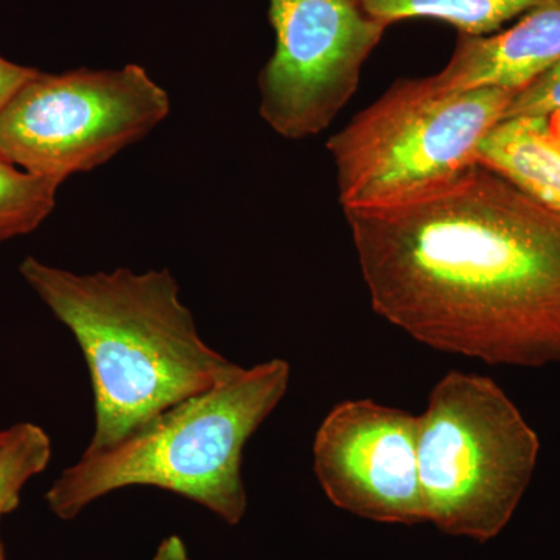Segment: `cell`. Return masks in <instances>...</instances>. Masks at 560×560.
Instances as JSON below:
<instances>
[{
  "label": "cell",
  "instance_id": "obj_1",
  "mask_svg": "<svg viewBox=\"0 0 560 560\" xmlns=\"http://www.w3.org/2000/svg\"><path fill=\"white\" fill-rule=\"evenodd\" d=\"M372 308L489 364L560 363V212L477 164L386 208L346 210Z\"/></svg>",
  "mask_w": 560,
  "mask_h": 560
},
{
  "label": "cell",
  "instance_id": "obj_2",
  "mask_svg": "<svg viewBox=\"0 0 560 560\" xmlns=\"http://www.w3.org/2000/svg\"><path fill=\"white\" fill-rule=\"evenodd\" d=\"M20 272L83 352L94 393L90 451L243 370L202 340L167 268L79 275L25 257Z\"/></svg>",
  "mask_w": 560,
  "mask_h": 560
},
{
  "label": "cell",
  "instance_id": "obj_3",
  "mask_svg": "<svg viewBox=\"0 0 560 560\" xmlns=\"http://www.w3.org/2000/svg\"><path fill=\"white\" fill-rule=\"evenodd\" d=\"M289 361L272 359L172 405L109 447L86 448L47 490L51 514L72 521L116 490L147 486L200 504L235 526L248 510L243 451L290 385Z\"/></svg>",
  "mask_w": 560,
  "mask_h": 560
},
{
  "label": "cell",
  "instance_id": "obj_4",
  "mask_svg": "<svg viewBox=\"0 0 560 560\" xmlns=\"http://www.w3.org/2000/svg\"><path fill=\"white\" fill-rule=\"evenodd\" d=\"M427 522L467 539H495L533 480L540 440L492 378L451 371L418 416Z\"/></svg>",
  "mask_w": 560,
  "mask_h": 560
},
{
  "label": "cell",
  "instance_id": "obj_5",
  "mask_svg": "<svg viewBox=\"0 0 560 560\" xmlns=\"http://www.w3.org/2000/svg\"><path fill=\"white\" fill-rule=\"evenodd\" d=\"M515 94L441 92L430 77L396 81L327 140L342 210L386 208L458 178L478 164Z\"/></svg>",
  "mask_w": 560,
  "mask_h": 560
},
{
  "label": "cell",
  "instance_id": "obj_6",
  "mask_svg": "<svg viewBox=\"0 0 560 560\" xmlns=\"http://www.w3.org/2000/svg\"><path fill=\"white\" fill-rule=\"evenodd\" d=\"M171 113L142 66L36 72L0 113V154L22 171L66 180L94 171Z\"/></svg>",
  "mask_w": 560,
  "mask_h": 560
},
{
  "label": "cell",
  "instance_id": "obj_7",
  "mask_svg": "<svg viewBox=\"0 0 560 560\" xmlns=\"http://www.w3.org/2000/svg\"><path fill=\"white\" fill-rule=\"evenodd\" d=\"M276 49L259 75V113L282 138H313L353 97L388 25L357 0H270Z\"/></svg>",
  "mask_w": 560,
  "mask_h": 560
},
{
  "label": "cell",
  "instance_id": "obj_8",
  "mask_svg": "<svg viewBox=\"0 0 560 560\" xmlns=\"http://www.w3.org/2000/svg\"><path fill=\"white\" fill-rule=\"evenodd\" d=\"M418 430V416L371 399L331 408L313 441V470L327 499L366 521L427 523Z\"/></svg>",
  "mask_w": 560,
  "mask_h": 560
},
{
  "label": "cell",
  "instance_id": "obj_9",
  "mask_svg": "<svg viewBox=\"0 0 560 560\" xmlns=\"http://www.w3.org/2000/svg\"><path fill=\"white\" fill-rule=\"evenodd\" d=\"M560 61V0H545L495 35H459L451 61L430 81L438 91H522Z\"/></svg>",
  "mask_w": 560,
  "mask_h": 560
},
{
  "label": "cell",
  "instance_id": "obj_10",
  "mask_svg": "<svg viewBox=\"0 0 560 560\" xmlns=\"http://www.w3.org/2000/svg\"><path fill=\"white\" fill-rule=\"evenodd\" d=\"M478 164L560 212V145L548 130V117L501 120L482 140Z\"/></svg>",
  "mask_w": 560,
  "mask_h": 560
},
{
  "label": "cell",
  "instance_id": "obj_11",
  "mask_svg": "<svg viewBox=\"0 0 560 560\" xmlns=\"http://www.w3.org/2000/svg\"><path fill=\"white\" fill-rule=\"evenodd\" d=\"M361 9L386 25L412 18L452 24L459 35L485 36L545 0H357Z\"/></svg>",
  "mask_w": 560,
  "mask_h": 560
},
{
  "label": "cell",
  "instance_id": "obj_12",
  "mask_svg": "<svg viewBox=\"0 0 560 560\" xmlns=\"http://www.w3.org/2000/svg\"><path fill=\"white\" fill-rule=\"evenodd\" d=\"M62 183L22 171L0 154V243L39 228L55 209Z\"/></svg>",
  "mask_w": 560,
  "mask_h": 560
},
{
  "label": "cell",
  "instance_id": "obj_13",
  "mask_svg": "<svg viewBox=\"0 0 560 560\" xmlns=\"http://www.w3.org/2000/svg\"><path fill=\"white\" fill-rule=\"evenodd\" d=\"M51 459L49 434L31 422L10 427L9 440L0 447V518L16 511L22 490Z\"/></svg>",
  "mask_w": 560,
  "mask_h": 560
},
{
  "label": "cell",
  "instance_id": "obj_14",
  "mask_svg": "<svg viewBox=\"0 0 560 560\" xmlns=\"http://www.w3.org/2000/svg\"><path fill=\"white\" fill-rule=\"evenodd\" d=\"M556 110H560V61L514 95L504 119L523 116L548 117Z\"/></svg>",
  "mask_w": 560,
  "mask_h": 560
},
{
  "label": "cell",
  "instance_id": "obj_15",
  "mask_svg": "<svg viewBox=\"0 0 560 560\" xmlns=\"http://www.w3.org/2000/svg\"><path fill=\"white\" fill-rule=\"evenodd\" d=\"M36 69L27 66L16 65V62L5 60L0 57V113L9 105L13 95L32 79Z\"/></svg>",
  "mask_w": 560,
  "mask_h": 560
},
{
  "label": "cell",
  "instance_id": "obj_16",
  "mask_svg": "<svg viewBox=\"0 0 560 560\" xmlns=\"http://www.w3.org/2000/svg\"><path fill=\"white\" fill-rule=\"evenodd\" d=\"M151 560H195L179 536H168L161 541Z\"/></svg>",
  "mask_w": 560,
  "mask_h": 560
},
{
  "label": "cell",
  "instance_id": "obj_17",
  "mask_svg": "<svg viewBox=\"0 0 560 560\" xmlns=\"http://www.w3.org/2000/svg\"><path fill=\"white\" fill-rule=\"evenodd\" d=\"M548 130H550L552 139L560 145V110L548 116Z\"/></svg>",
  "mask_w": 560,
  "mask_h": 560
},
{
  "label": "cell",
  "instance_id": "obj_18",
  "mask_svg": "<svg viewBox=\"0 0 560 560\" xmlns=\"http://www.w3.org/2000/svg\"><path fill=\"white\" fill-rule=\"evenodd\" d=\"M9 440V429L0 431V447Z\"/></svg>",
  "mask_w": 560,
  "mask_h": 560
},
{
  "label": "cell",
  "instance_id": "obj_19",
  "mask_svg": "<svg viewBox=\"0 0 560 560\" xmlns=\"http://www.w3.org/2000/svg\"><path fill=\"white\" fill-rule=\"evenodd\" d=\"M0 560H7L5 548H3V541L0 539Z\"/></svg>",
  "mask_w": 560,
  "mask_h": 560
}]
</instances>
